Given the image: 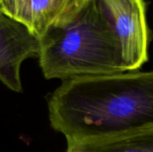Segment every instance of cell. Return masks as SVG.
I'll use <instances>...</instances> for the list:
<instances>
[{
    "label": "cell",
    "mask_w": 153,
    "mask_h": 152,
    "mask_svg": "<svg viewBox=\"0 0 153 152\" xmlns=\"http://www.w3.org/2000/svg\"><path fill=\"white\" fill-rule=\"evenodd\" d=\"M51 127L66 143L153 127V70L72 78L48 100Z\"/></svg>",
    "instance_id": "1"
},
{
    "label": "cell",
    "mask_w": 153,
    "mask_h": 152,
    "mask_svg": "<svg viewBox=\"0 0 153 152\" xmlns=\"http://www.w3.org/2000/svg\"><path fill=\"white\" fill-rule=\"evenodd\" d=\"M39 42V65L48 80L126 72L117 39L93 0L58 18Z\"/></svg>",
    "instance_id": "2"
},
{
    "label": "cell",
    "mask_w": 153,
    "mask_h": 152,
    "mask_svg": "<svg viewBox=\"0 0 153 152\" xmlns=\"http://www.w3.org/2000/svg\"><path fill=\"white\" fill-rule=\"evenodd\" d=\"M93 1L117 39L125 71H139L149 60L152 39L145 1Z\"/></svg>",
    "instance_id": "3"
},
{
    "label": "cell",
    "mask_w": 153,
    "mask_h": 152,
    "mask_svg": "<svg viewBox=\"0 0 153 152\" xmlns=\"http://www.w3.org/2000/svg\"><path fill=\"white\" fill-rule=\"evenodd\" d=\"M39 39L0 9V82L22 93L21 66L26 59L39 57Z\"/></svg>",
    "instance_id": "4"
},
{
    "label": "cell",
    "mask_w": 153,
    "mask_h": 152,
    "mask_svg": "<svg viewBox=\"0 0 153 152\" xmlns=\"http://www.w3.org/2000/svg\"><path fill=\"white\" fill-rule=\"evenodd\" d=\"M0 9L39 40L61 16L55 0H1Z\"/></svg>",
    "instance_id": "5"
},
{
    "label": "cell",
    "mask_w": 153,
    "mask_h": 152,
    "mask_svg": "<svg viewBox=\"0 0 153 152\" xmlns=\"http://www.w3.org/2000/svg\"><path fill=\"white\" fill-rule=\"evenodd\" d=\"M66 144L65 152H153V127L110 138Z\"/></svg>",
    "instance_id": "6"
},
{
    "label": "cell",
    "mask_w": 153,
    "mask_h": 152,
    "mask_svg": "<svg viewBox=\"0 0 153 152\" xmlns=\"http://www.w3.org/2000/svg\"><path fill=\"white\" fill-rule=\"evenodd\" d=\"M86 1L87 0H55L61 13L60 17L74 12L79 7H81Z\"/></svg>",
    "instance_id": "7"
},
{
    "label": "cell",
    "mask_w": 153,
    "mask_h": 152,
    "mask_svg": "<svg viewBox=\"0 0 153 152\" xmlns=\"http://www.w3.org/2000/svg\"><path fill=\"white\" fill-rule=\"evenodd\" d=\"M0 1H1V0H0Z\"/></svg>",
    "instance_id": "8"
}]
</instances>
